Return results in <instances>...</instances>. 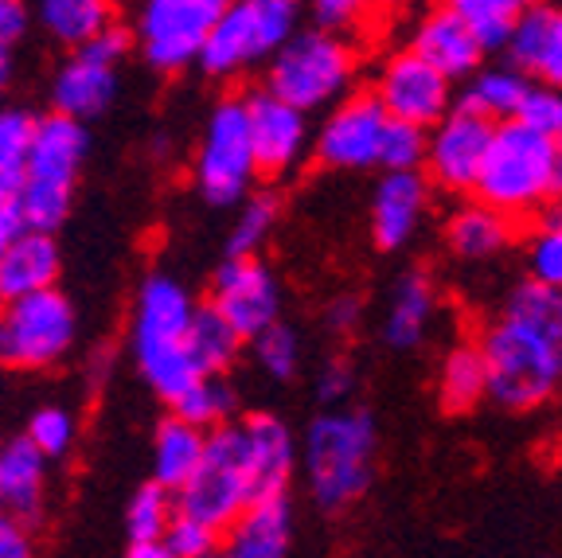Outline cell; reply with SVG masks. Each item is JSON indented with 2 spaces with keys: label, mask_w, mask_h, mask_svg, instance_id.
Instances as JSON below:
<instances>
[{
  "label": "cell",
  "mask_w": 562,
  "mask_h": 558,
  "mask_svg": "<svg viewBox=\"0 0 562 558\" xmlns=\"http://www.w3.org/2000/svg\"><path fill=\"white\" fill-rule=\"evenodd\" d=\"M488 376V399L524 414L562 387V289L524 278L476 341Z\"/></svg>",
  "instance_id": "6da1fadb"
},
{
  "label": "cell",
  "mask_w": 562,
  "mask_h": 558,
  "mask_svg": "<svg viewBox=\"0 0 562 558\" xmlns=\"http://www.w3.org/2000/svg\"><path fill=\"white\" fill-rule=\"evenodd\" d=\"M379 429L360 406H325L297 442V469L321 512H344L360 504L375 480Z\"/></svg>",
  "instance_id": "7a4b0ae2"
},
{
  "label": "cell",
  "mask_w": 562,
  "mask_h": 558,
  "mask_svg": "<svg viewBox=\"0 0 562 558\" xmlns=\"http://www.w3.org/2000/svg\"><path fill=\"white\" fill-rule=\"evenodd\" d=\"M192 293L168 274H153L140 281L137 301L130 313V351L137 364L140 379L160 394L184 391L192 379H200L203 371L195 367L192 351H188V321H192Z\"/></svg>",
  "instance_id": "3957f363"
},
{
  "label": "cell",
  "mask_w": 562,
  "mask_h": 558,
  "mask_svg": "<svg viewBox=\"0 0 562 558\" xmlns=\"http://www.w3.org/2000/svg\"><path fill=\"white\" fill-rule=\"evenodd\" d=\"M469 196L504 211L512 223L547 215V208L559 196V188H554V141L527 130L516 118L496 122L484 165Z\"/></svg>",
  "instance_id": "277c9868"
},
{
  "label": "cell",
  "mask_w": 562,
  "mask_h": 558,
  "mask_svg": "<svg viewBox=\"0 0 562 558\" xmlns=\"http://www.w3.org/2000/svg\"><path fill=\"white\" fill-rule=\"evenodd\" d=\"M90 157V130L87 122L52 110L47 118H35L32 145H27L24 183L16 192V208L24 215L27 231L55 235L70 219L75 183Z\"/></svg>",
  "instance_id": "5b68a950"
},
{
  "label": "cell",
  "mask_w": 562,
  "mask_h": 558,
  "mask_svg": "<svg viewBox=\"0 0 562 558\" xmlns=\"http://www.w3.org/2000/svg\"><path fill=\"white\" fill-rule=\"evenodd\" d=\"M360 79V52L351 40L333 27H297V32L266 59V90L285 98L290 105L316 114L328 110L344 94H351Z\"/></svg>",
  "instance_id": "8992f818"
},
{
  "label": "cell",
  "mask_w": 562,
  "mask_h": 558,
  "mask_svg": "<svg viewBox=\"0 0 562 558\" xmlns=\"http://www.w3.org/2000/svg\"><path fill=\"white\" fill-rule=\"evenodd\" d=\"M301 27L297 0H227L215 9L200 67L211 79H235L266 63Z\"/></svg>",
  "instance_id": "52a82bcc"
},
{
  "label": "cell",
  "mask_w": 562,
  "mask_h": 558,
  "mask_svg": "<svg viewBox=\"0 0 562 558\" xmlns=\"http://www.w3.org/2000/svg\"><path fill=\"white\" fill-rule=\"evenodd\" d=\"M79 341V313L63 289L47 286L0 305V367L47 371L63 364Z\"/></svg>",
  "instance_id": "ba28073f"
},
{
  "label": "cell",
  "mask_w": 562,
  "mask_h": 558,
  "mask_svg": "<svg viewBox=\"0 0 562 558\" xmlns=\"http://www.w3.org/2000/svg\"><path fill=\"white\" fill-rule=\"evenodd\" d=\"M176 512L203 520L215 532H227L231 520L243 512L255 492V472H250V454H246V437L238 422L207 429V449L192 477L172 492Z\"/></svg>",
  "instance_id": "9c48e42d"
},
{
  "label": "cell",
  "mask_w": 562,
  "mask_h": 558,
  "mask_svg": "<svg viewBox=\"0 0 562 558\" xmlns=\"http://www.w3.org/2000/svg\"><path fill=\"white\" fill-rule=\"evenodd\" d=\"M192 180L211 208H235L258 180L255 145L246 130L243 98H223L203 125L200 148H195Z\"/></svg>",
  "instance_id": "30bf717a"
},
{
  "label": "cell",
  "mask_w": 562,
  "mask_h": 558,
  "mask_svg": "<svg viewBox=\"0 0 562 558\" xmlns=\"http://www.w3.org/2000/svg\"><path fill=\"white\" fill-rule=\"evenodd\" d=\"M207 0H137V16H133V44L140 59L160 75H180L195 67L211 27Z\"/></svg>",
  "instance_id": "8fae6325"
},
{
  "label": "cell",
  "mask_w": 562,
  "mask_h": 558,
  "mask_svg": "<svg viewBox=\"0 0 562 558\" xmlns=\"http://www.w3.org/2000/svg\"><path fill=\"white\" fill-rule=\"evenodd\" d=\"M492 130H496V122H488L469 105H449L446 114L426 130V160H422L426 180L449 196L473 192L476 172H481L484 153H488Z\"/></svg>",
  "instance_id": "7c38bea8"
},
{
  "label": "cell",
  "mask_w": 562,
  "mask_h": 558,
  "mask_svg": "<svg viewBox=\"0 0 562 558\" xmlns=\"http://www.w3.org/2000/svg\"><path fill=\"white\" fill-rule=\"evenodd\" d=\"M391 114L375 94H344L328 105L325 122L313 133V157L336 172H368L379 168L383 153V133Z\"/></svg>",
  "instance_id": "4fadbf2b"
},
{
  "label": "cell",
  "mask_w": 562,
  "mask_h": 558,
  "mask_svg": "<svg viewBox=\"0 0 562 558\" xmlns=\"http://www.w3.org/2000/svg\"><path fill=\"white\" fill-rule=\"evenodd\" d=\"M246 110V130H250V145H255V165L258 176L266 180H285L301 168V160L313 153V130H308V114L278 98L273 90L258 87L243 98Z\"/></svg>",
  "instance_id": "5bb4252c"
},
{
  "label": "cell",
  "mask_w": 562,
  "mask_h": 558,
  "mask_svg": "<svg viewBox=\"0 0 562 558\" xmlns=\"http://www.w3.org/2000/svg\"><path fill=\"white\" fill-rule=\"evenodd\" d=\"M371 94L383 102V110L391 118L422 125V130H430L449 105L457 102L453 79H446L438 67H430L414 47L391 52L379 63Z\"/></svg>",
  "instance_id": "9a60e30c"
},
{
  "label": "cell",
  "mask_w": 562,
  "mask_h": 558,
  "mask_svg": "<svg viewBox=\"0 0 562 558\" xmlns=\"http://www.w3.org/2000/svg\"><path fill=\"white\" fill-rule=\"evenodd\" d=\"M207 305L220 309L223 321L243 341H250L255 332L281 316V281L262 263V254H227V263L211 278Z\"/></svg>",
  "instance_id": "2e32d148"
},
{
  "label": "cell",
  "mask_w": 562,
  "mask_h": 558,
  "mask_svg": "<svg viewBox=\"0 0 562 558\" xmlns=\"http://www.w3.org/2000/svg\"><path fill=\"white\" fill-rule=\"evenodd\" d=\"M430 211V180L422 168H386L371 192V243L395 254L418 238Z\"/></svg>",
  "instance_id": "e0dca14e"
},
{
  "label": "cell",
  "mask_w": 562,
  "mask_h": 558,
  "mask_svg": "<svg viewBox=\"0 0 562 558\" xmlns=\"http://www.w3.org/2000/svg\"><path fill=\"white\" fill-rule=\"evenodd\" d=\"M293 550V500L290 492L258 496L223 532V555L231 558H285Z\"/></svg>",
  "instance_id": "ac0fdd59"
},
{
  "label": "cell",
  "mask_w": 562,
  "mask_h": 558,
  "mask_svg": "<svg viewBox=\"0 0 562 558\" xmlns=\"http://www.w3.org/2000/svg\"><path fill=\"white\" fill-rule=\"evenodd\" d=\"M406 47H414L422 59L430 63V67H438L453 82L469 79L484 63V55H488L481 47V40L473 35V27L457 16L449 4H438V9H430L414 24V35Z\"/></svg>",
  "instance_id": "d6986e66"
},
{
  "label": "cell",
  "mask_w": 562,
  "mask_h": 558,
  "mask_svg": "<svg viewBox=\"0 0 562 558\" xmlns=\"http://www.w3.org/2000/svg\"><path fill=\"white\" fill-rule=\"evenodd\" d=\"M117 98V67L94 59L87 52H70V59L55 70L52 79V105L59 114L79 118V122H90V118H102Z\"/></svg>",
  "instance_id": "ffe728a7"
},
{
  "label": "cell",
  "mask_w": 562,
  "mask_h": 558,
  "mask_svg": "<svg viewBox=\"0 0 562 558\" xmlns=\"http://www.w3.org/2000/svg\"><path fill=\"white\" fill-rule=\"evenodd\" d=\"M238 426H243L246 437L258 496L290 492V480L297 472V437H293V429L278 414H246Z\"/></svg>",
  "instance_id": "44dd1931"
},
{
  "label": "cell",
  "mask_w": 562,
  "mask_h": 558,
  "mask_svg": "<svg viewBox=\"0 0 562 558\" xmlns=\"http://www.w3.org/2000/svg\"><path fill=\"white\" fill-rule=\"evenodd\" d=\"M47 457L27 437L0 442V507L20 524H40L47 504Z\"/></svg>",
  "instance_id": "7402d4cb"
},
{
  "label": "cell",
  "mask_w": 562,
  "mask_h": 558,
  "mask_svg": "<svg viewBox=\"0 0 562 558\" xmlns=\"http://www.w3.org/2000/svg\"><path fill=\"white\" fill-rule=\"evenodd\" d=\"M438 316V286L426 270H406L391 289V305L383 316V341L395 351L418 348L430 336V324Z\"/></svg>",
  "instance_id": "603a6c76"
},
{
  "label": "cell",
  "mask_w": 562,
  "mask_h": 558,
  "mask_svg": "<svg viewBox=\"0 0 562 558\" xmlns=\"http://www.w3.org/2000/svg\"><path fill=\"white\" fill-rule=\"evenodd\" d=\"M516 238V223L504 211L488 208L484 200H469L446 219V243L465 263H488L501 250H508Z\"/></svg>",
  "instance_id": "cb8c5ba5"
},
{
  "label": "cell",
  "mask_w": 562,
  "mask_h": 558,
  "mask_svg": "<svg viewBox=\"0 0 562 558\" xmlns=\"http://www.w3.org/2000/svg\"><path fill=\"white\" fill-rule=\"evenodd\" d=\"M59 270H63V258H59V246H55V235L24 231L9 250L0 254V301L55 286Z\"/></svg>",
  "instance_id": "d4e9b609"
},
{
  "label": "cell",
  "mask_w": 562,
  "mask_h": 558,
  "mask_svg": "<svg viewBox=\"0 0 562 558\" xmlns=\"http://www.w3.org/2000/svg\"><path fill=\"white\" fill-rule=\"evenodd\" d=\"M203 449H207V429L168 414L157 426V437H153V480L165 484L168 492H176L200 469Z\"/></svg>",
  "instance_id": "484cf974"
},
{
  "label": "cell",
  "mask_w": 562,
  "mask_h": 558,
  "mask_svg": "<svg viewBox=\"0 0 562 558\" xmlns=\"http://www.w3.org/2000/svg\"><path fill=\"white\" fill-rule=\"evenodd\" d=\"M32 16L63 47H82L105 24H114V0H35Z\"/></svg>",
  "instance_id": "4316f807"
},
{
  "label": "cell",
  "mask_w": 562,
  "mask_h": 558,
  "mask_svg": "<svg viewBox=\"0 0 562 558\" xmlns=\"http://www.w3.org/2000/svg\"><path fill=\"white\" fill-rule=\"evenodd\" d=\"M176 515V496L149 480V484H140L133 492L130 507H125V550L133 558H165V532H168V520Z\"/></svg>",
  "instance_id": "83f0119b"
},
{
  "label": "cell",
  "mask_w": 562,
  "mask_h": 558,
  "mask_svg": "<svg viewBox=\"0 0 562 558\" xmlns=\"http://www.w3.org/2000/svg\"><path fill=\"white\" fill-rule=\"evenodd\" d=\"M527 87H531V79L519 67H512V63H504V67H484L481 63L465 79V94L457 98V102L484 114L488 122H512Z\"/></svg>",
  "instance_id": "f1b7e54d"
},
{
  "label": "cell",
  "mask_w": 562,
  "mask_h": 558,
  "mask_svg": "<svg viewBox=\"0 0 562 558\" xmlns=\"http://www.w3.org/2000/svg\"><path fill=\"white\" fill-rule=\"evenodd\" d=\"M488 399L484 356L473 344H453L438 367V402L446 414H469L476 402Z\"/></svg>",
  "instance_id": "f546056e"
},
{
  "label": "cell",
  "mask_w": 562,
  "mask_h": 558,
  "mask_svg": "<svg viewBox=\"0 0 562 558\" xmlns=\"http://www.w3.org/2000/svg\"><path fill=\"white\" fill-rule=\"evenodd\" d=\"M188 351L203 376H227L243 351V336L220 316V309L195 305L188 321Z\"/></svg>",
  "instance_id": "4dcf8cb0"
},
{
  "label": "cell",
  "mask_w": 562,
  "mask_h": 558,
  "mask_svg": "<svg viewBox=\"0 0 562 558\" xmlns=\"http://www.w3.org/2000/svg\"><path fill=\"white\" fill-rule=\"evenodd\" d=\"M168 406H172L176 418L192 422V426H200V429H215V426H223V422H231L238 399L223 376H200L180 394H172Z\"/></svg>",
  "instance_id": "1f68e13d"
},
{
  "label": "cell",
  "mask_w": 562,
  "mask_h": 558,
  "mask_svg": "<svg viewBox=\"0 0 562 558\" xmlns=\"http://www.w3.org/2000/svg\"><path fill=\"white\" fill-rule=\"evenodd\" d=\"M281 223V200L273 192H246L238 200L235 227L227 235V254H262L270 243L273 227Z\"/></svg>",
  "instance_id": "d6a6232c"
},
{
  "label": "cell",
  "mask_w": 562,
  "mask_h": 558,
  "mask_svg": "<svg viewBox=\"0 0 562 558\" xmlns=\"http://www.w3.org/2000/svg\"><path fill=\"white\" fill-rule=\"evenodd\" d=\"M35 118L27 110H0V200H16L27 168Z\"/></svg>",
  "instance_id": "836d02e7"
},
{
  "label": "cell",
  "mask_w": 562,
  "mask_h": 558,
  "mask_svg": "<svg viewBox=\"0 0 562 558\" xmlns=\"http://www.w3.org/2000/svg\"><path fill=\"white\" fill-rule=\"evenodd\" d=\"M250 344H255L258 367H262L270 379H278V383H285V379H293L301 371L305 344H301V332L293 328V324L281 321V316L266 324L262 332H255V336H250Z\"/></svg>",
  "instance_id": "e575fe53"
},
{
  "label": "cell",
  "mask_w": 562,
  "mask_h": 558,
  "mask_svg": "<svg viewBox=\"0 0 562 558\" xmlns=\"http://www.w3.org/2000/svg\"><path fill=\"white\" fill-rule=\"evenodd\" d=\"M527 278L543 281V286H559L562 289V215L551 211V215H539L531 235H527Z\"/></svg>",
  "instance_id": "d590c367"
},
{
  "label": "cell",
  "mask_w": 562,
  "mask_h": 558,
  "mask_svg": "<svg viewBox=\"0 0 562 558\" xmlns=\"http://www.w3.org/2000/svg\"><path fill=\"white\" fill-rule=\"evenodd\" d=\"M24 437L47 457V461H59V457H67L70 449H75V442H79V422H75L70 411H63V406H40V411L32 414V422H27Z\"/></svg>",
  "instance_id": "8d00e7d4"
},
{
  "label": "cell",
  "mask_w": 562,
  "mask_h": 558,
  "mask_svg": "<svg viewBox=\"0 0 562 558\" xmlns=\"http://www.w3.org/2000/svg\"><path fill=\"white\" fill-rule=\"evenodd\" d=\"M160 543H165V558H207L223 550V532L207 527L203 520L176 512L172 520H168V532Z\"/></svg>",
  "instance_id": "74e56055"
},
{
  "label": "cell",
  "mask_w": 562,
  "mask_h": 558,
  "mask_svg": "<svg viewBox=\"0 0 562 558\" xmlns=\"http://www.w3.org/2000/svg\"><path fill=\"white\" fill-rule=\"evenodd\" d=\"M516 122H524L527 130L543 133V137H562V87L559 82L531 79L524 102L516 110Z\"/></svg>",
  "instance_id": "f35d334b"
},
{
  "label": "cell",
  "mask_w": 562,
  "mask_h": 558,
  "mask_svg": "<svg viewBox=\"0 0 562 558\" xmlns=\"http://www.w3.org/2000/svg\"><path fill=\"white\" fill-rule=\"evenodd\" d=\"M426 160V130L411 122L391 118L383 133V153H379V168H422Z\"/></svg>",
  "instance_id": "ab89813d"
},
{
  "label": "cell",
  "mask_w": 562,
  "mask_h": 558,
  "mask_svg": "<svg viewBox=\"0 0 562 558\" xmlns=\"http://www.w3.org/2000/svg\"><path fill=\"white\" fill-rule=\"evenodd\" d=\"M351 394H356V367H351V359L333 356L316 376V402L321 406H344Z\"/></svg>",
  "instance_id": "60d3db41"
},
{
  "label": "cell",
  "mask_w": 562,
  "mask_h": 558,
  "mask_svg": "<svg viewBox=\"0 0 562 558\" xmlns=\"http://www.w3.org/2000/svg\"><path fill=\"white\" fill-rule=\"evenodd\" d=\"M313 20L321 27H333V32H351L356 24L368 20V12H375V0H308Z\"/></svg>",
  "instance_id": "b9f144b4"
},
{
  "label": "cell",
  "mask_w": 562,
  "mask_h": 558,
  "mask_svg": "<svg viewBox=\"0 0 562 558\" xmlns=\"http://www.w3.org/2000/svg\"><path fill=\"white\" fill-rule=\"evenodd\" d=\"M531 79L543 82H559L562 87V9L547 12V32H543V47H539V63Z\"/></svg>",
  "instance_id": "7bdbcfd3"
},
{
  "label": "cell",
  "mask_w": 562,
  "mask_h": 558,
  "mask_svg": "<svg viewBox=\"0 0 562 558\" xmlns=\"http://www.w3.org/2000/svg\"><path fill=\"white\" fill-rule=\"evenodd\" d=\"M79 52L94 55V59L110 63V67H122V59L133 52V32L114 20V24H105L102 32L94 35V40H87V44H82Z\"/></svg>",
  "instance_id": "ee69618b"
},
{
  "label": "cell",
  "mask_w": 562,
  "mask_h": 558,
  "mask_svg": "<svg viewBox=\"0 0 562 558\" xmlns=\"http://www.w3.org/2000/svg\"><path fill=\"white\" fill-rule=\"evenodd\" d=\"M32 27V4L27 0H0V47L12 52Z\"/></svg>",
  "instance_id": "f6af8a7d"
},
{
  "label": "cell",
  "mask_w": 562,
  "mask_h": 558,
  "mask_svg": "<svg viewBox=\"0 0 562 558\" xmlns=\"http://www.w3.org/2000/svg\"><path fill=\"white\" fill-rule=\"evenodd\" d=\"M363 316V305H360V297H336V301H328L325 309V328L333 332V336H351L356 332V324H360Z\"/></svg>",
  "instance_id": "bcb514c9"
},
{
  "label": "cell",
  "mask_w": 562,
  "mask_h": 558,
  "mask_svg": "<svg viewBox=\"0 0 562 558\" xmlns=\"http://www.w3.org/2000/svg\"><path fill=\"white\" fill-rule=\"evenodd\" d=\"M32 555V532L20 524L16 515L0 507V558H27Z\"/></svg>",
  "instance_id": "7dc6e473"
},
{
  "label": "cell",
  "mask_w": 562,
  "mask_h": 558,
  "mask_svg": "<svg viewBox=\"0 0 562 558\" xmlns=\"http://www.w3.org/2000/svg\"><path fill=\"white\" fill-rule=\"evenodd\" d=\"M24 215H20L16 200H0V254L9 250L20 235H24Z\"/></svg>",
  "instance_id": "c3c4849f"
},
{
  "label": "cell",
  "mask_w": 562,
  "mask_h": 558,
  "mask_svg": "<svg viewBox=\"0 0 562 558\" xmlns=\"http://www.w3.org/2000/svg\"><path fill=\"white\" fill-rule=\"evenodd\" d=\"M9 87H12V52L0 47V98L9 94Z\"/></svg>",
  "instance_id": "681fc988"
},
{
  "label": "cell",
  "mask_w": 562,
  "mask_h": 558,
  "mask_svg": "<svg viewBox=\"0 0 562 558\" xmlns=\"http://www.w3.org/2000/svg\"><path fill=\"white\" fill-rule=\"evenodd\" d=\"M554 188L562 196V137H554Z\"/></svg>",
  "instance_id": "f907efd6"
},
{
  "label": "cell",
  "mask_w": 562,
  "mask_h": 558,
  "mask_svg": "<svg viewBox=\"0 0 562 558\" xmlns=\"http://www.w3.org/2000/svg\"><path fill=\"white\" fill-rule=\"evenodd\" d=\"M406 4H418V0H375V9H406Z\"/></svg>",
  "instance_id": "816d5d0a"
},
{
  "label": "cell",
  "mask_w": 562,
  "mask_h": 558,
  "mask_svg": "<svg viewBox=\"0 0 562 558\" xmlns=\"http://www.w3.org/2000/svg\"><path fill=\"white\" fill-rule=\"evenodd\" d=\"M519 4H524V9H531V4H543V0H519Z\"/></svg>",
  "instance_id": "f5cc1de1"
},
{
  "label": "cell",
  "mask_w": 562,
  "mask_h": 558,
  "mask_svg": "<svg viewBox=\"0 0 562 558\" xmlns=\"http://www.w3.org/2000/svg\"><path fill=\"white\" fill-rule=\"evenodd\" d=\"M207 4H211V9H223V4H227V0H207Z\"/></svg>",
  "instance_id": "db71d44e"
},
{
  "label": "cell",
  "mask_w": 562,
  "mask_h": 558,
  "mask_svg": "<svg viewBox=\"0 0 562 558\" xmlns=\"http://www.w3.org/2000/svg\"><path fill=\"white\" fill-rule=\"evenodd\" d=\"M0 394H4V367H0Z\"/></svg>",
  "instance_id": "11a10c76"
},
{
  "label": "cell",
  "mask_w": 562,
  "mask_h": 558,
  "mask_svg": "<svg viewBox=\"0 0 562 558\" xmlns=\"http://www.w3.org/2000/svg\"><path fill=\"white\" fill-rule=\"evenodd\" d=\"M554 211H559V215H562V203H559V208H554Z\"/></svg>",
  "instance_id": "9f6ffc18"
},
{
  "label": "cell",
  "mask_w": 562,
  "mask_h": 558,
  "mask_svg": "<svg viewBox=\"0 0 562 558\" xmlns=\"http://www.w3.org/2000/svg\"><path fill=\"white\" fill-rule=\"evenodd\" d=\"M0 305H4V301H0Z\"/></svg>",
  "instance_id": "6f0895ef"
}]
</instances>
